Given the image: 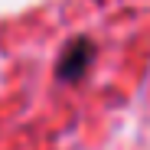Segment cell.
I'll list each match as a JSON object with an SVG mask.
<instances>
[{
  "label": "cell",
  "instance_id": "obj_1",
  "mask_svg": "<svg viewBox=\"0 0 150 150\" xmlns=\"http://www.w3.org/2000/svg\"><path fill=\"white\" fill-rule=\"evenodd\" d=\"M88 59H91V46H85L82 39H79V42H72V46H69V52L59 59V75H62V79H79L82 69L88 65Z\"/></svg>",
  "mask_w": 150,
  "mask_h": 150
}]
</instances>
